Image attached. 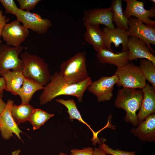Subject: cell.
Segmentation results:
<instances>
[{"instance_id":"obj_2","label":"cell","mask_w":155,"mask_h":155,"mask_svg":"<svg viewBox=\"0 0 155 155\" xmlns=\"http://www.w3.org/2000/svg\"><path fill=\"white\" fill-rule=\"evenodd\" d=\"M144 96L142 89L123 88L118 91L114 102L116 107L126 111L124 120L134 127L139 124L136 112L140 108Z\"/></svg>"},{"instance_id":"obj_32","label":"cell","mask_w":155,"mask_h":155,"mask_svg":"<svg viewBox=\"0 0 155 155\" xmlns=\"http://www.w3.org/2000/svg\"><path fill=\"white\" fill-rule=\"evenodd\" d=\"M5 83L3 77L0 78V97L2 98L3 96L4 90H5Z\"/></svg>"},{"instance_id":"obj_19","label":"cell","mask_w":155,"mask_h":155,"mask_svg":"<svg viewBox=\"0 0 155 155\" xmlns=\"http://www.w3.org/2000/svg\"><path fill=\"white\" fill-rule=\"evenodd\" d=\"M84 25L86 29L84 34L86 41L91 45L97 52L105 49L103 33L100 26L88 24Z\"/></svg>"},{"instance_id":"obj_3","label":"cell","mask_w":155,"mask_h":155,"mask_svg":"<svg viewBox=\"0 0 155 155\" xmlns=\"http://www.w3.org/2000/svg\"><path fill=\"white\" fill-rule=\"evenodd\" d=\"M24 65L22 72L30 78L43 86L49 82L51 75L47 64L42 58L26 51L21 55Z\"/></svg>"},{"instance_id":"obj_24","label":"cell","mask_w":155,"mask_h":155,"mask_svg":"<svg viewBox=\"0 0 155 155\" xmlns=\"http://www.w3.org/2000/svg\"><path fill=\"white\" fill-rule=\"evenodd\" d=\"M54 115L40 109H35L28 121L32 124L34 130L38 129Z\"/></svg>"},{"instance_id":"obj_10","label":"cell","mask_w":155,"mask_h":155,"mask_svg":"<svg viewBox=\"0 0 155 155\" xmlns=\"http://www.w3.org/2000/svg\"><path fill=\"white\" fill-rule=\"evenodd\" d=\"M127 30L129 36L135 37L144 42L152 50L150 44L155 45V28L148 26L135 17L128 19Z\"/></svg>"},{"instance_id":"obj_35","label":"cell","mask_w":155,"mask_h":155,"mask_svg":"<svg viewBox=\"0 0 155 155\" xmlns=\"http://www.w3.org/2000/svg\"><path fill=\"white\" fill-rule=\"evenodd\" d=\"M20 152L21 150L19 149L14 150L12 152L11 155H19Z\"/></svg>"},{"instance_id":"obj_8","label":"cell","mask_w":155,"mask_h":155,"mask_svg":"<svg viewBox=\"0 0 155 155\" xmlns=\"http://www.w3.org/2000/svg\"><path fill=\"white\" fill-rule=\"evenodd\" d=\"M127 3L125 10L123 13L128 18L134 16L139 21L149 27L155 28V21L150 18L155 16V7L153 5L149 10L144 8L143 1L136 0H125Z\"/></svg>"},{"instance_id":"obj_16","label":"cell","mask_w":155,"mask_h":155,"mask_svg":"<svg viewBox=\"0 0 155 155\" xmlns=\"http://www.w3.org/2000/svg\"><path fill=\"white\" fill-rule=\"evenodd\" d=\"M131 132L143 142H154L155 141V113L147 117Z\"/></svg>"},{"instance_id":"obj_18","label":"cell","mask_w":155,"mask_h":155,"mask_svg":"<svg viewBox=\"0 0 155 155\" xmlns=\"http://www.w3.org/2000/svg\"><path fill=\"white\" fill-rule=\"evenodd\" d=\"M128 55V50L115 53L103 49L97 52V57L101 63L113 65L119 68L129 63Z\"/></svg>"},{"instance_id":"obj_28","label":"cell","mask_w":155,"mask_h":155,"mask_svg":"<svg viewBox=\"0 0 155 155\" xmlns=\"http://www.w3.org/2000/svg\"><path fill=\"white\" fill-rule=\"evenodd\" d=\"M0 2L4 8L5 13L15 15L19 8L17 7L13 0H0Z\"/></svg>"},{"instance_id":"obj_31","label":"cell","mask_w":155,"mask_h":155,"mask_svg":"<svg viewBox=\"0 0 155 155\" xmlns=\"http://www.w3.org/2000/svg\"><path fill=\"white\" fill-rule=\"evenodd\" d=\"M9 20V18H6V16L3 14L2 10L0 9V44L2 43L1 37L3 29Z\"/></svg>"},{"instance_id":"obj_37","label":"cell","mask_w":155,"mask_h":155,"mask_svg":"<svg viewBox=\"0 0 155 155\" xmlns=\"http://www.w3.org/2000/svg\"><path fill=\"white\" fill-rule=\"evenodd\" d=\"M150 1L153 2L155 4V0H151Z\"/></svg>"},{"instance_id":"obj_29","label":"cell","mask_w":155,"mask_h":155,"mask_svg":"<svg viewBox=\"0 0 155 155\" xmlns=\"http://www.w3.org/2000/svg\"><path fill=\"white\" fill-rule=\"evenodd\" d=\"M20 5V9L26 11L33 10L40 0H17Z\"/></svg>"},{"instance_id":"obj_21","label":"cell","mask_w":155,"mask_h":155,"mask_svg":"<svg viewBox=\"0 0 155 155\" xmlns=\"http://www.w3.org/2000/svg\"><path fill=\"white\" fill-rule=\"evenodd\" d=\"M44 87L32 79L25 77L24 83L18 94L21 99V104H29L34 93L42 90Z\"/></svg>"},{"instance_id":"obj_14","label":"cell","mask_w":155,"mask_h":155,"mask_svg":"<svg viewBox=\"0 0 155 155\" xmlns=\"http://www.w3.org/2000/svg\"><path fill=\"white\" fill-rule=\"evenodd\" d=\"M127 48L129 61L144 59L150 61L155 65V51L143 41L135 37L129 36Z\"/></svg>"},{"instance_id":"obj_4","label":"cell","mask_w":155,"mask_h":155,"mask_svg":"<svg viewBox=\"0 0 155 155\" xmlns=\"http://www.w3.org/2000/svg\"><path fill=\"white\" fill-rule=\"evenodd\" d=\"M86 52H79L60 66L59 71L63 78L71 84L81 82L89 77L86 64Z\"/></svg>"},{"instance_id":"obj_5","label":"cell","mask_w":155,"mask_h":155,"mask_svg":"<svg viewBox=\"0 0 155 155\" xmlns=\"http://www.w3.org/2000/svg\"><path fill=\"white\" fill-rule=\"evenodd\" d=\"M115 74L118 78V87L142 89L147 84L139 67L131 62L117 68Z\"/></svg>"},{"instance_id":"obj_33","label":"cell","mask_w":155,"mask_h":155,"mask_svg":"<svg viewBox=\"0 0 155 155\" xmlns=\"http://www.w3.org/2000/svg\"><path fill=\"white\" fill-rule=\"evenodd\" d=\"M93 155H107V154L100 148H95Z\"/></svg>"},{"instance_id":"obj_1","label":"cell","mask_w":155,"mask_h":155,"mask_svg":"<svg viewBox=\"0 0 155 155\" xmlns=\"http://www.w3.org/2000/svg\"><path fill=\"white\" fill-rule=\"evenodd\" d=\"M92 82L89 77L81 82L71 84L65 80L59 72H56L51 75L49 82L42 89L39 96L40 104L43 105L62 95L76 97L81 102L85 92Z\"/></svg>"},{"instance_id":"obj_20","label":"cell","mask_w":155,"mask_h":155,"mask_svg":"<svg viewBox=\"0 0 155 155\" xmlns=\"http://www.w3.org/2000/svg\"><path fill=\"white\" fill-rule=\"evenodd\" d=\"M1 77L5 81V90L14 95H18L24 80L25 76L22 71L8 70Z\"/></svg>"},{"instance_id":"obj_25","label":"cell","mask_w":155,"mask_h":155,"mask_svg":"<svg viewBox=\"0 0 155 155\" xmlns=\"http://www.w3.org/2000/svg\"><path fill=\"white\" fill-rule=\"evenodd\" d=\"M139 67L146 80L155 88V65L147 59H141Z\"/></svg>"},{"instance_id":"obj_15","label":"cell","mask_w":155,"mask_h":155,"mask_svg":"<svg viewBox=\"0 0 155 155\" xmlns=\"http://www.w3.org/2000/svg\"><path fill=\"white\" fill-rule=\"evenodd\" d=\"M104 37L105 49L113 51L111 48V44H114L116 48L120 44L122 45V52L128 51L127 44L129 37L127 30L117 27L110 29L104 27L102 30Z\"/></svg>"},{"instance_id":"obj_17","label":"cell","mask_w":155,"mask_h":155,"mask_svg":"<svg viewBox=\"0 0 155 155\" xmlns=\"http://www.w3.org/2000/svg\"><path fill=\"white\" fill-rule=\"evenodd\" d=\"M142 90L144 98L139 112L137 115L139 123L150 115L155 113V88L148 84Z\"/></svg>"},{"instance_id":"obj_23","label":"cell","mask_w":155,"mask_h":155,"mask_svg":"<svg viewBox=\"0 0 155 155\" xmlns=\"http://www.w3.org/2000/svg\"><path fill=\"white\" fill-rule=\"evenodd\" d=\"M35 108L29 104H21L17 105L13 104L11 109L12 116L18 125L21 123L28 121Z\"/></svg>"},{"instance_id":"obj_34","label":"cell","mask_w":155,"mask_h":155,"mask_svg":"<svg viewBox=\"0 0 155 155\" xmlns=\"http://www.w3.org/2000/svg\"><path fill=\"white\" fill-rule=\"evenodd\" d=\"M6 104V103L3 101L2 98L0 97V114L5 107Z\"/></svg>"},{"instance_id":"obj_22","label":"cell","mask_w":155,"mask_h":155,"mask_svg":"<svg viewBox=\"0 0 155 155\" xmlns=\"http://www.w3.org/2000/svg\"><path fill=\"white\" fill-rule=\"evenodd\" d=\"M122 0H113L110 7L112 11V21L117 27L128 30V18L124 15Z\"/></svg>"},{"instance_id":"obj_7","label":"cell","mask_w":155,"mask_h":155,"mask_svg":"<svg viewBox=\"0 0 155 155\" xmlns=\"http://www.w3.org/2000/svg\"><path fill=\"white\" fill-rule=\"evenodd\" d=\"M15 16L17 20L22 22L25 28L39 34L46 33L52 25V22L50 19L43 18L38 13L19 8Z\"/></svg>"},{"instance_id":"obj_9","label":"cell","mask_w":155,"mask_h":155,"mask_svg":"<svg viewBox=\"0 0 155 155\" xmlns=\"http://www.w3.org/2000/svg\"><path fill=\"white\" fill-rule=\"evenodd\" d=\"M118 80L115 74L110 77L102 76L92 82L87 89L96 96L98 102L108 101L113 96L114 86Z\"/></svg>"},{"instance_id":"obj_27","label":"cell","mask_w":155,"mask_h":155,"mask_svg":"<svg viewBox=\"0 0 155 155\" xmlns=\"http://www.w3.org/2000/svg\"><path fill=\"white\" fill-rule=\"evenodd\" d=\"M100 148L102 149L107 154L111 155H135V151L128 152L121 150L118 149L114 150L110 148L104 142L100 143L99 146Z\"/></svg>"},{"instance_id":"obj_6","label":"cell","mask_w":155,"mask_h":155,"mask_svg":"<svg viewBox=\"0 0 155 155\" xmlns=\"http://www.w3.org/2000/svg\"><path fill=\"white\" fill-rule=\"evenodd\" d=\"M24 48L21 45L11 46L7 44H0V76L11 69L22 71L23 63L18 55Z\"/></svg>"},{"instance_id":"obj_13","label":"cell","mask_w":155,"mask_h":155,"mask_svg":"<svg viewBox=\"0 0 155 155\" xmlns=\"http://www.w3.org/2000/svg\"><path fill=\"white\" fill-rule=\"evenodd\" d=\"M84 24H102L110 29L115 28L112 21V11L110 7L104 8H95L84 11L82 18Z\"/></svg>"},{"instance_id":"obj_11","label":"cell","mask_w":155,"mask_h":155,"mask_svg":"<svg viewBox=\"0 0 155 155\" xmlns=\"http://www.w3.org/2000/svg\"><path fill=\"white\" fill-rule=\"evenodd\" d=\"M28 30L17 19L7 23L4 28L1 36L9 46H16L24 42L28 36Z\"/></svg>"},{"instance_id":"obj_30","label":"cell","mask_w":155,"mask_h":155,"mask_svg":"<svg viewBox=\"0 0 155 155\" xmlns=\"http://www.w3.org/2000/svg\"><path fill=\"white\" fill-rule=\"evenodd\" d=\"M93 150L90 147L82 150L73 149L71 151V155H93Z\"/></svg>"},{"instance_id":"obj_36","label":"cell","mask_w":155,"mask_h":155,"mask_svg":"<svg viewBox=\"0 0 155 155\" xmlns=\"http://www.w3.org/2000/svg\"><path fill=\"white\" fill-rule=\"evenodd\" d=\"M59 155H67L61 152L59 154Z\"/></svg>"},{"instance_id":"obj_12","label":"cell","mask_w":155,"mask_h":155,"mask_svg":"<svg viewBox=\"0 0 155 155\" xmlns=\"http://www.w3.org/2000/svg\"><path fill=\"white\" fill-rule=\"evenodd\" d=\"M14 101L8 99L4 108L0 114V132L3 139H9L15 134L20 140H22L20 133L22 131L14 121L11 115V109Z\"/></svg>"},{"instance_id":"obj_26","label":"cell","mask_w":155,"mask_h":155,"mask_svg":"<svg viewBox=\"0 0 155 155\" xmlns=\"http://www.w3.org/2000/svg\"><path fill=\"white\" fill-rule=\"evenodd\" d=\"M56 101L63 105L67 108L68 110L67 112L69 115L70 119H76L78 120L80 122L86 124L90 128L94 134V132L91 128L89 125L82 119L74 99H69L65 100L62 99H56Z\"/></svg>"}]
</instances>
